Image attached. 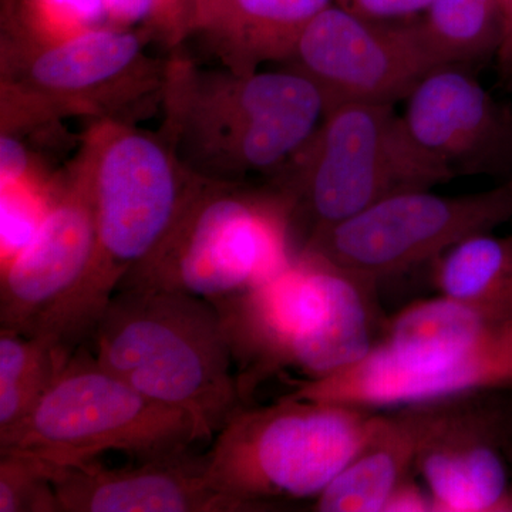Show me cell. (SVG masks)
I'll list each match as a JSON object with an SVG mask.
<instances>
[{"label": "cell", "mask_w": 512, "mask_h": 512, "mask_svg": "<svg viewBox=\"0 0 512 512\" xmlns=\"http://www.w3.org/2000/svg\"><path fill=\"white\" fill-rule=\"evenodd\" d=\"M335 0H217L208 13H224V29L237 53L238 73L262 60L292 57L303 30Z\"/></svg>", "instance_id": "cell-18"}, {"label": "cell", "mask_w": 512, "mask_h": 512, "mask_svg": "<svg viewBox=\"0 0 512 512\" xmlns=\"http://www.w3.org/2000/svg\"><path fill=\"white\" fill-rule=\"evenodd\" d=\"M217 2V0H205V8H210V6L212 5V3H215Z\"/></svg>", "instance_id": "cell-29"}, {"label": "cell", "mask_w": 512, "mask_h": 512, "mask_svg": "<svg viewBox=\"0 0 512 512\" xmlns=\"http://www.w3.org/2000/svg\"><path fill=\"white\" fill-rule=\"evenodd\" d=\"M56 470L35 454L0 451V512H62L53 484Z\"/></svg>", "instance_id": "cell-22"}, {"label": "cell", "mask_w": 512, "mask_h": 512, "mask_svg": "<svg viewBox=\"0 0 512 512\" xmlns=\"http://www.w3.org/2000/svg\"><path fill=\"white\" fill-rule=\"evenodd\" d=\"M214 305L245 406L284 370L318 379L353 365L375 346L365 286L313 256H296L264 284Z\"/></svg>", "instance_id": "cell-3"}, {"label": "cell", "mask_w": 512, "mask_h": 512, "mask_svg": "<svg viewBox=\"0 0 512 512\" xmlns=\"http://www.w3.org/2000/svg\"><path fill=\"white\" fill-rule=\"evenodd\" d=\"M96 241L92 198L80 178L8 259L0 282V329L26 336L46 332L83 281Z\"/></svg>", "instance_id": "cell-13"}, {"label": "cell", "mask_w": 512, "mask_h": 512, "mask_svg": "<svg viewBox=\"0 0 512 512\" xmlns=\"http://www.w3.org/2000/svg\"><path fill=\"white\" fill-rule=\"evenodd\" d=\"M53 28L76 33L96 28L107 16L106 0H36Z\"/></svg>", "instance_id": "cell-24"}, {"label": "cell", "mask_w": 512, "mask_h": 512, "mask_svg": "<svg viewBox=\"0 0 512 512\" xmlns=\"http://www.w3.org/2000/svg\"><path fill=\"white\" fill-rule=\"evenodd\" d=\"M292 59L319 87L326 110L346 103L394 106L437 70L412 20L376 22L338 5L306 26Z\"/></svg>", "instance_id": "cell-11"}, {"label": "cell", "mask_w": 512, "mask_h": 512, "mask_svg": "<svg viewBox=\"0 0 512 512\" xmlns=\"http://www.w3.org/2000/svg\"><path fill=\"white\" fill-rule=\"evenodd\" d=\"M501 16V45L498 49L497 67L505 83L512 82V0H495Z\"/></svg>", "instance_id": "cell-27"}, {"label": "cell", "mask_w": 512, "mask_h": 512, "mask_svg": "<svg viewBox=\"0 0 512 512\" xmlns=\"http://www.w3.org/2000/svg\"><path fill=\"white\" fill-rule=\"evenodd\" d=\"M202 440L190 414L148 399L80 349L29 416L0 437V451H26L57 467H83L106 451L150 461L190 451Z\"/></svg>", "instance_id": "cell-6"}, {"label": "cell", "mask_w": 512, "mask_h": 512, "mask_svg": "<svg viewBox=\"0 0 512 512\" xmlns=\"http://www.w3.org/2000/svg\"><path fill=\"white\" fill-rule=\"evenodd\" d=\"M433 0H335L353 15L376 22L413 19L429 8Z\"/></svg>", "instance_id": "cell-25"}, {"label": "cell", "mask_w": 512, "mask_h": 512, "mask_svg": "<svg viewBox=\"0 0 512 512\" xmlns=\"http://www.w3.org/2000/svg\"><path fill=\"white\" fill-rule=\"evenodd\" d=\"M441 400L383 410L375 436L315 501L320 512H380L414 476V464L439 416Z\"/></svg>", "instance_id": "cell-16"}, {"label": "cell", "mask_w": 512, "mask_h": 512, "mask_svg": "<svg viewBox=\"0 0 512 512\" xmlns=\"http://www.w3.org/2000/svg\"><path fill=\"white\" fill-rule=\"evenodd\" d=\"M74 352L52 336L0 329V437L29 416Z\"/></svg>", "instance_id": "cell-21"}, {"label": "cell", "mask_w": 512, "mask_h": 512, "mask_svg": "<svg viewBox=\"0 0 512 512\" xmlns=\"http://www.w3.org/2000/svg\"><path fill=\"white\" fill-rule=\"evenodd\" d=\"M325 113V97L301 72H237L198 93L188 119L205 156L222 157L227 170L241 173L295 156Z\"/></svg>", "instance_id": "cell-10"}, {"label": "cell", "mask_w": 512, "mask_h": 512, "mask_svg": "<svg viewBox=\"0 0 512 512\" xmlns=\"http://www.w3.org/2000/svg\"><path fill=\"white\" fill-rule=\"evenodd\" d=\"M512 389V318L439 296L407 306L362 359L285 394L383 412Z\"/></svg>", "instance_id": "cell-1"}, {"label": "cell", "mask_w": 512, "mask_h": 512, "mask_svg": "<svg viewBox=\"0 0 512 512\" xmlns=\"http://www.w3.org/2000/svg\"><path fill=\"white\" fill-rule=\"evenodd\" d=\"M295 156V180L284 197L291 211L308 214L312 232L386 198L431 190L454 178L417 144L392 104L329 107Z\"/></svg>", "instance_id": "cell-8"}, {"label": "cell", "mask_w": 512, "mask_h": 512, "mask_svg": "<svg viewBox=\"0 0 512 512\" xmlns=\"http://www.w3.org/2000/svg\"><path fill=\"white\" fill-rule=\"evenodd\" d=\"M161 0H106L107 16L117 23H137L153 15Z\"/></svg>", "instance_id": "cell-28"}, {"label": "cell", "mask_w": 512, "mask_h": 512, "mask_svg": "<svg viewBox=\"0 0 512 512\" xmlns=\"http://www.w3.org/2000/svg\"><path fill=\"white\" fill-rule=\"evenodd\" d=\"M441 512H512V389L441 400L414 464Z\"/></svg>", "instance_id": "cell-12"}, {"label": "cell", "mask_w": 512, "mask_h": 512, "mask_svg": "<svg viewBox=\"0 0 512 512\" xmlns=\"http://www.w3.org/2000/svg\"><path fill=\"white\" fill-rule=\"evenodd\" d=\"M62 512H244L211 487L207 457L185 451L137 466L57 467Z\"/></svg>", "instance_id": "cell-15"}, {"label": "cell", "mask_w": 512, "mask_h": 512, "mask_svg": "<svg viewBox=\"0 0 512 512\" xmlns=\"http://www.w3.org/2000/svg\"><path fill=\"white\" fill-rule=\"evenodd\" d=\"M291 205L197 184L160 247L117 289H164L212 303L247 292L284 271L291 254Z\"/></svg>", "instance_id": "cell-7"}, {"label": "cell", "mask_w": 512, "mask_h": 512, "mask_svg": "<svg viewBox=\"0 0 512 512\" xmlns=\"http://www.w3.org/2000/svg\"><path fill=\"white\" fill-rule=\"evenodd\" d=\"M511 505H512V483H511Z\"/></svg>", "instance_id": "cell-30"}, {"label": "cell", "mask_w": 512, "mask_h": 512, "mask_svg": "<svg viewBox=\"0 0 512 512\" xmlns=\"http://www.w3.org/2000/svg\"><path fill=\"white\" fill-rule=\"evenodd\" d=\"M382 412L281 397L271 406H245L212 439L211 487L244 512L318 500L369 444Z\"/></svg>", "instance_id": "cell-4"}, {"label": "cell", "mask_w": 512, "mask_h": 512, "mask_svg": "<svg viewBox=\"0 0 512 512\" xmlns=\"http://www.w3.org/2000/svg\"><path fill=\"white\" fill-rule=\"evenodd\" d=\"M440 295L495 319L512 318V232L476 235L434 262Z\"/></svg>", "instance_id": "cell-19"}, {"label": "cell", "mask_w": 512, "mask_h": 512, "mask_svg": "<svg viewBox=\"0 0 512 512\" xmlns=\"http://www.w3.org/2000/svg\"><path fill=\"white\" fill-rule=\"evenodd\" d=\"M412 23L437 69H470L495 59L500 49L501 16L495 0H433Z\"/></svg>", "instance_id": "cell-20"}, {"label": "cell", "mask_w": 512, "mask_h": 512, "mask_svg": "<svg viewBox=\"0 0 512 512\" xmlns=\"http://www.w3.org/2000/svg\"><path fill=\"white\" fill-rule=\"evenodd\" d=\"M512 220V178L491 190L404 192L309 235L302 254L367 286L429 262Z\"/></svg>", "instance_id": "cell-9"}, {"label": "cell", "mask_w": 512, "mask_h": 512, "mask_svg": "<svg viewBox=\"0 0 512 512\" xmlns=\"http://www.w3.org/2000/svg\"><path fill=\"white\" fill-rule=\"evenodd\" d=\"M141 57L134 33L119 29L83 30L52 43L29 60L33 89L50 96H80L117 82Z\"/></svg>", "instance_id": "cell-17"}, {"label": "cell", "mask_w": 512, "mask_h": 512, "mask_svg": "<svg viewBox=\"0 0 512 512\" xmlns=\"http://www.w3.org/2000/svg\"><path fill=\"white\" fill-rule=\"evenodd\" d=\"M29 154L18 138L3 134L0 138V177L2 187L29 183Z\"/></svg>", "instance_id": "cell-26"}, {"label": "cell", "mask_w": 512, "mask_h": 512, "mask_svg": "<svg viewBox=\"0 0 512 512\" xmlns=\"http://www.w3.org/2000/svg\"><path fill=\"white\" fill-rule=\"evenodd\" d=\"M82 180L92 198L96 251L83 281L40 333L72 350L92 338L124 276L160 247L197 187L184 183L163 144L134 131L104 138Z\"/></svg>", "instance_id": "cell-5"}, {"label": "cell", "mask_w": 512, "mask_h": 512, "mask_svg": "<svg viewBox=\"0 0 512 512\" xmlns=\"http://www.w3.org/2000/svg\"><path fill=\"white\" fill-rule=\"evenodd\" d=\"M90 339L99 365L148 399L190 414L204 440L245 407L224 320L207 299L117 289Z\"/></svg>", "instance_id": "cell-2"}, {"label": "cell", "mask_w": 512, "mask_h": 512, "mask_svg": "<svg viewBox=\"0 0 512 512\" xmlns=\"http://www.w3.org/2000/svg\"><path fill=\"white\" fill-rule=\"evenodd\" d=\"M404 123L414 140L451 174L504 170L512 160V116L468 69L427 74L407 97Z\"/></svg>", "instance_id": "cell-14"}, {"label": "cell", "mask_w": 512, "mask_h": 512, "mask_svg": "<svg viewBox=\"0 0 512 512\" xmlns=\"http://www.w3.org/2000/svg\"><path fill=\"white\" fill-rule=\"evenodd\" d=\"M28 184L2 187V242L8 259L28 244L47 210L33 197Z\"/></svg>", "instance_id": "cell-23"}]
</instances>
